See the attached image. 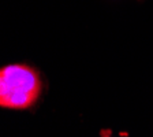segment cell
I'll return each mask as SVG.
<instances>
[{
	"mask_svg": "<svg viewBox=\"0 0 153 137\" xmlns=\"http://www.w3.org/2000/svg\"><path fill=\"white\" fill-rule=\"evenodd\" d=\"M42 92L41 76L34 67L13 63L0 69V107L26 110L38 102Z\"/></svg>",
	"mask_w": 153,
	"mask_h": 137,
	"instance_id": "6da1fadb",
	"label": "cell"
},
{
	"mask_svg": "<svg viewBox=\"0 0 153 137\" xmlns=\"http://www.w3.org/2000/svg\"><path fill=\"white\" fill-rule=\"evenodd\" d=\"M100 137H114V136H112L111 129H102L100 132Z\"/></svg>",
	"mask_w": 153,
	"mask_h": 137,
	"instance_id": "7a4b0ae2",
	"label": "cell"
}]
</instances>
